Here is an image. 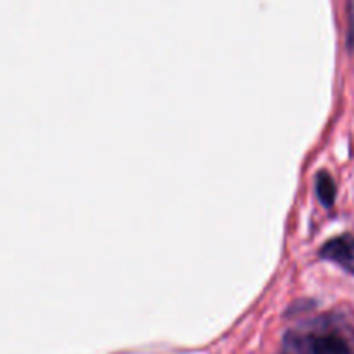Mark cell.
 <instances>
[{"mask_svg": "<svg viewBox=\"0 0 354 354\" xmlns=\"http://www.w3.org/2000/svg\"><path fill=\"white\" fill-rule=\"evenodd\" d=\"M320 256L328 261H334L346 272L354 273V237L353 235H339L325 242L320 249Z\"/></svg>", "mask_w": 354, "mask_h": 354, "instance_id": "obj_1", "label": "cell"}, {"mask_svg": "<svg viewBox=\"0 0 354 354\" xmlns=\"http://www.w3.org/2000/svg\"><path fill=\"white\" fill-rule=\"evenodd\" d=\"M311 354H353L339 334H322L311 342Z\"/></svg>", "mask_w": 354, "mask_h": 354, "instance_id": "obj_2", "label": "cell"}, {"mask_svg": "<svg viewBox=\"0 0 354 354\" xmlns=\"http://www.w3.org/2000/svg\"><path fill=\"white\" fill-rule=\"evenodd\" d=\"M317 194L318 199L322 201V204H324L325 207L334 206L337 187H335L334 178H332L327 171H320L317 175Z\"/></svg>", "mask_w": 354, "mask_h": 354, "instance_id": "obj_3", "label": "cell"}]
</instances>
